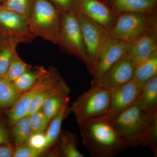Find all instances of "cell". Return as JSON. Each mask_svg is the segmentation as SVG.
<instances>
[{
    "label": "cell",
    "instance_id": "6da1fadb",
    "mask_svg": "<svg viewBox=\"0 0 157 157\" xmlns=\"http://www.w3.org/2000/svg\"><path fill=\"white\" fill-rule=\"evenodd\" d=\"M79 126L83 144L93 156L113 157L128 147L109 119L101 117Z\"/></svg>",
    "mask_w": 157,
    "mask_h": 157
},
{
    "label": "cell",
    "instance_id": "7a4b0ae2",
    "mask_svg": "<svg viewBox=\"0 0 157 157\" xmlns=\"http://www.w3.org/2000/svg\"><path fill=\"white\" fill-rule=\"evenodd\" d=\"M157 115V110L147 112L138 103L110 120L128 147L142 145L149 125Z\"/></svg>",
    "mask_w": 157,
    "mask_h": 157
},
{
    "label": "cell",
    "instance_id": "3957f363",
    "mask_svg": "<svg viewBox=\"0 0 157 157\" xmlns=\"http://www.w3.org/2000/svg\"><path fill=\"white\" fill-rule=\"evenodd\" d=\"M61 18V13L49 0H33L29 22L36 37L57 44Z\"/></svg>",
    "mask_w": 157,
    "mask_h": 157
},
{
    "label": "cell",
    "instance_id": "277c9868",
    "mask_svg": "<svg viewBox=\"0 0 157 157\" xmlns=\"http://www.w3.org/2000/svg\"><path fill=\"white\" fill-rule=\"evenodd\" d=\"M110 91L98 86L92 87L79 96L70 107L78 125L104 116L109 110Z\"/></svg>",
    "mask_w": 157,
    "mask_h": 157
},
{
    "label": "cell",
    "instance_id": "5b68a950",
    "mask_svg": "<svg viewBox=\"0 0 157 157\" xmlns=\"http://www.w3.org/2000/svg\"><path fill=\"white\" fill-rule=\"evenodd\" d=\"M156 25L157 11L122 12L117 15L114 24L108 29V36L128 43Z\"/></svg>",
    "mask_w": 157,
    "mask_h": 157
},
{
    "label": "cell",
    "instance_id": "8992f818",
    "mask_svg": "<svg viewBox=\"0 0 157 157\" xmlns=\"http://www.w3.org/2000/svg\"><path fill=\"white\" fill-rule=\"evenodd\" d=\"M57 44L63 52L76 57L85 64L86 51L76 11L71 10L62 14Z\"/></svg>",
    "mask_w": 157,
    "mask_h": 157
},
{
    "label": "cell",
    "instance_id": "52a82bcc",
    "mask_svg": "<svg viewBox=\"0 0 157 157\" xmlns=\"http://www.w3.org/2000/svg\"><path fill=\"white\" fill-rule=\"evenodd\" d=\"M77 14L86 51L85 65L93 76L100 54L109 38L108 29L79 12Z\"/></svg>",
    "mask_w": 157,
    "mask_h": 157
},
{
    "label": "cell",
    "instance_id": "ba28073f",
    "mask_svg": "<svg viewBox=\"0 0 157 157\" xmlns=\"http://www.w3.org/2000/svg\"><path fill=\"white\" fill-rule=\"evenodd\" d=\"M0 37L14 43H29L36 37L24 16L0 5Z\"/></svg>",
    "mask_w": 157,
    "mask_h": 157
},
{
    "label": "cell",
    "instance_id": "9c48e42d",
    "mask_svg": "<svg viewBox=\"0 0 157 157\" xmlns=\"http://www.w3.org/2000/svg\"><path fill=\"white\" fill-rule=\"evenodd\" d=\"M56 69L51 67L32 88L21 94L7 113L9 124L13 126L17 121L26 116L32 101L43 90L53 85L60 78Z\"/></svg>",
    "mask_w": 157,
    "mask_h": 157
},
{
    "label": "cell",
    "instance_id": "30bf717a",
    "mask_svg": "<svg viewBox=\"0 0 157 157\" xmlns=\"http://www.w3.org/2000/svg\"><path fill=\"white\" fill-rule=\"evenodd\" d=\"M135 67V62L127 52L109 68L95 86L111 90L126 84L133 79Z\"/></svg>",
    "mask_w": 157,
    "mask_h": 157
},
{
    "label": "cell",
    "instance_id": "8fae6325",
    "mask_svg": "<svg viewBox=\"0 0 157 157\" xmlns=\"http://www.w3.org/2000/svg\"><path fill=\"white\" fill-rule=\"evenodd\" d=\"M127 42L109 37L98 59L93 75L92 86L98 84L109 68L127 52Z\"/></svg>",
    "mask_w": 157,
    "mask_h": 157
},
{
    "label": "cell",
    "instance_id": "7c38bea8",
    "mask_svg": "<svg viewBox=\"0 0 157 157\" xmlns=\"http://www.w3.org/2000/svg\"><path fill=\"white\" fill-rule=\"evenodd\" d=\"M141 86L132 79L126 84L110 91L109 110L104 117L111 119L136 104Z\"/></svg>",
    "mask_w": 157,
    "mask_h": 157
},
{
    "label": "cell",
    "instance_id": "4fadbf2b",
    "mask_svg": "<svg viewBox=\"0 0 157 157\" xmlns=\"http://www.w3.org/2000/svg\"><path fill=\"white\" fill-rule=\"evenodd\" d=\"M127 52L135 65L157 53V25L140 34L127 43Z\"/></svg>",
    "mask_w": 157,
    "mask_h": 157
},
{
    "label": "cell",
    "instance_id": "5bb4252c",
    "mask_svg": "<svg viewBox=\"0 0 157 157\" xmlns=\"http://www.w3.org/2000/svg\"><path fill=\"white\" fill-rule=\"evenodd\" d=\"M77 12L107 29L114 24L117 16L102 0H78Z\"/></svg>",
    "mask_w": 157,
    "mask_h": 157
},
{
    "label": "cell",
    "instance_id": "9a60e30c",
    "mask_svg": "<svg viewBox=\"0 0 157 157\" xmlns=\"http://www.w3.org/2000/svg\"><path fill=\"white\" fill-rule=\"evenodd\" d=\"M117 15L124 12L157 11V0H102Z\"/></svg>",
    "mask_w": 157,
    "mask_h": 157
},
{
    "label": "cell",
    "instance_id": "2e32d148",
    "mask_svg": "<svg viewBox=\"0 0 157 157\" xmlns=\"http://www.w3.org/2000/svg\"><path fill=\"white\" fill-rule=\"evenodd\" d=\"M57 146L54 152L56 156L62 157H84L78 149L76 135L69 132H61L57 141Z\"/></svg>",
    "mask_w": 157,
    "mask_h": 157
},
{
    "label": "cell",
    "instance_id": "e0dca14e",
    "mask_svg": "<svg viewBox=\"0 0 157 157\" xmlns=\"http://www.w3.org/2000/svg\"><path fill=\"white\" fill-rule=\"evenodd\" d=\"M137 103L145 112L157 110V76L142 85Z\"/></svg>",
    "mask_w": 157,
    "mask_h": 157
},
{
    "label": "cell",
    "instance_id": "ac0fdd59",
    "mask_svg": "<svg viewBox=\"0 0 157 157\" xmlns=\"http://www.w3.org/2000/svg\"><path fill=\"white\" fill-rule=\"evenodd\" d=\"M70 88L61 77L53 85L43 90L32 101L28 109L26 116H29L42 107L48 98L59 94L70 93Z\"/></svg>",
    "mask_w": 157,
    "mask_h": 157
},
{
    "label": "cell",
    "instance_id": "d6986e66",
    "mask_svg": "<svg viewBox=\"0 0 157 157\" xmlns=\"http://www.w3.org/2000/svg\"><path fill=\"white\" fill-rule=\"evenodd\" d=\"M157 76V53L135 65L133 79L140 86L154 76Z\"/></svg>",
    "mask_w": 157,
    "mask_h": 157
},
{
    "label": "cell",
    "instance_id": "ffe728a7",
    "mask_svg": "<svg viewBox=\"0 0 157 157\" xmlns=\"http://www.w3.org/2000/svg\"><path fill=\"white\" fill-rule=\"evenodd\" d=\"M69 103L62 107L57 113L50 120V124L47 127L45 133L47 138L48 148L56 144L61 132V127L63 121L67 117L70 112Z\"/></svg>",
    "mask_w": 157,
    "mask_h": 157
},
{
    "label": "cell",
    "instance_id": "44dd1931",
    "mask_svg": "<svg viewBox=\"0 0 157 157\" xmlns=\"http://www.w3.org/2000/svg\"><path fill=\"white\" fill-rule=\"evenodd\" d=\"M47 71L43 67H32L13 82L17 90L22 94L32 88Z\"/></svg>",
    "mask_w": 157,
    "mask_h": 157
},
{
    "label": "cell",
    "instance_id": "7402d4cb",
    "mask_svg": "<svg viewBox=\"0 0 157 157\" xmlns=\"http://www.w3.org/2000/svg\"><path fill=\"white\" fill-rule=\"evenodd\" d=\"M21 95L12 82L0 77V108L12 107Z\"/></svg>",
    "mask_w": 157,
    "mask_h": 157
},
{
    "label": "cell",
    "instance_id": "603a6c76",
    "mask_svg": "<svg viewBox=\"0 0 157 157\" xmlns=\"http://www.w3.org/2000/svg\"><path fill=\"white\" fill-rule=\"evenodd\" d=\"M69 93H65L56 95L48 98L44 101L41 109L49 122L65 104L69 103Z\"/></svg>",
    "mask_w": 157,
    "mask_h": 157
},
{
    "label": "cell",
    "instance_id": "cb8c5ba5",
    "mask_svg": "<svg viewBox=\"0 0 157 157\" xmlns=\"http://www.w3.org/2000/svg\"><path fill=\"white\" fill-rule=\"evenodd\" d=\"M13 126L12 135L15 146H20L27 144L32 134L28 117L25 116L21 118Z\"/></svg>",
    "mask_w": 157,
    "mask_h": 157
},
{
    "label": "cell",
    "instance_id": "d4e9b609",
    "mask_svg": "<svg viewBox=\"0 0 157 157\" xmlns=\"http://www.w3.org/2000/svg\"><path fill=\"white\" fill-rule=\"evenodd\" d=\"M17 46L5 39H0V77L6 75Z\"/></svg>",
    "mask_w": 157,
    "mask_h": 157
},
{
    "label": "cell",
    "instance_id": "484cf974",
    "mask_svg": "<svg viewBox=\"0 0 157 157\" xmlns=\"http://www.w3.org/2000/svg\"><path fill=\"white\" fill-rule=\"evenodd\" d=\"M32 66L28 64L20 58L16 50L13 53L8 71L5 76L9 81H14L17 77L29 70Z\"/></svg>",
    "mask_w": 157,
    "mask_h": 157
},
{
    "label": "cell",
    "instance_id": "4316f807",
    "mask_svg": "<svg viewBox=\"0 0 157 157\" xmlns=\"http://www.w3.org/2000/svg\"><path fill=\"white\" fill-rule=\"evenodd\" d=\"M33 2V0H6L1 5L24 16L29 21Z\"/></svg>",
    "mask_w": 157,
    "mask_h": 157
},
{
    "label": "cell",
    "instance_id": "83f0119b",
    "mask_svg": "<svg viewBox=\"0 0 157 157\" xmlns=\"http://www.w3.org/2000/svg\"><path fill=\"white\" fill-rule=\"evenodd\" d=\"M28 117L32 134L45 132L48 126L49 121L45 117L41 108Z\"/></svg>",
    "mask_w": 157,
    "mask_h": 157
},
{
    "label": "cell",
    "instance_id": "f1b7e54d",
    "mask_svg": "<svg viewBox=\"0 0 157 157\" xmlns=\"http://www.w3.org/2000/svg\"><path fill=\"white\" fill-rule=\"evenodd\" d=\"M27 144L32 148L43 153L48 148L45 132L33 133L29 138Z\"/></svg>",
    "mask_w": 157,
    "mask_h": 157
},
{
    "label": "cell",
    "instance_id": "f546056e",
    "mask_svg": "<svg viewBox=\"0 0 157 157\" xmlns=\"http://www.w3.org/2000/svg\"><path fill=\"white\" fill-rule=\"evenodd\" d=\"M61 14L74 10L78 11V0H49Z\"/></svg>",
    "mask_w": 157,
    "mask_h": 157
},
{
    "label": "cell",
    "instance_id": "4dcf8cb0",
    "mask_svg": "<svg viewBox=\"0 0 157 157\" xmlns=\"http://www.w3.org/2000/svg\"><path fill=\"white\" fill-rule=\"evenodd\" d=\"M43 153L42 152L32 148L26 144L16 147L14 149L13 157H38Z\"/></svg>",
    "mask_w": 157,
    "mask_h": 157
},
{
    "label": "cell",
    "instance_id": "1f68e13d",
    "mask_svg": "<svg viewBox=\"0 0 157 157\" xmlns=\"http://www.w3.org/2000/svg\"><path fill=\"white\" fill-rule=\"evenodd\" d=\"M14 149L10 144H0V157H12Z\"/></svg>",
    "mask_w": 157,
    "mask_h": 157
},
{
    "label": "cell",
    "instance_id": "d6a6232c",
    "mask_svg": "<svg viewBox=\"0 0 157 157\" xmlns=\"http://www.w3.org/2000/svg\"><path fill=\"white\" fill-rule=\"evenodd\" d=\"M9 135L8 130L0 121V144L9 143Z\"/></svg>",
    "mask_w": 157,
    "mask_h": 157
},
{
    "label": "cell",
    "instance_id": "836d02e7",
    "mask_svg": "<svg viewBox=\"0 0 157 157\" xmlns=\"http://www.w3.org/2000/svg\"><path fill=\"white\" fill-rule=\"evenodd\" d=\"M6 1V0H0V5L2 4V3H4Z\"/></svg>",
    "mask_w": 157,
    "mask_h": 157
}]
</instances>
